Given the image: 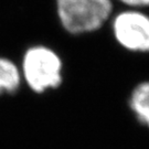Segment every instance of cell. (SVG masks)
Here are the masks:
<instances>
[{
	"label": "cell",
	"mask_w": 149,
	"mask_h": 149,
	"mask_svg": "<svg viewBox=\"0 0 149 149\" xmlns=\"http://www.w3.org/2000/svg\"><path fill=\"white\" fill-rule=\"evenodd\" d=\"M63 28L73 34L93 32L106 22L113 10L112 0H56Z\"/></svg>",
	"instance_id": "1"
},
{
	"label": "cell",
	"mask_w": 149,
	"mask_h": 149,
	"mask_svg": "<svg viewBox=\"0 0 149 149\" xmlns=\"http://www.w3.org/2000/svg\"><path fill=\"white\" fill-rule=\"evenodd\" d=\"M20 71L22 79L36 93L55 88L62 82V61L52 49L44 45L28 49Z\"/></svg>",
	"instance_id": "2"
},
{
	"label": "cell",
	"mask_w": 149,
	"mask_h": 149,
	"mask_svg": "<svg viewBox=\"0 0 149 149\" xmlns=\"http://www.w3.org/2000/svg\"><path fill=\"white\" fill-rule=\"evenodd\" d=\"M113 34L122 47L135 52L149 51V17L138 10H125L114 18Z\"/></svg>",
	"instance_id": "3"
},
{
	"label": "cell",
	"mask_w": 149,
	"mask_h": 149,
	"mask_svg": "<svg viewBox=\"0 0 149 149\" xmlns=\"http://www.w3.org/2000/svg\"><path fill=\"white\" fill-rule=\"evenodd\" d=\"M21 71L12 60L0 56V95L15 94L21 85Z\"/></svg>",
	"instance_id": "4"
},
{
	"label": "cell",
	"mask_w": 149,
	"mask_h": 149,
	"mask_svg": "<svg viewBox=\"0 0 149 149\" xmlns=\"http://www.w3.org/2000/svg\"><path fill=\"white\" fill-rule=\"evenodd\" d=\"M129 105L139 122L149 127V82H143L134 88Z\"/></svg>",
	"instance_id": "5"
},
{
	"label": "cell",
	"mask_w": 149,
	"mask_h": 149,
	"mask_svg": "<svg viewBox=\"0 0 149 149\" xmlns=\"http://www.w3.org/2000/svg\"><path fill=\"white\" fill-rule=\"evenodd\" d=\"M123 3L129 7H147L149 6V0H119Z\"/></svg>",
	"instance_id": "6"
}]
</instances>
